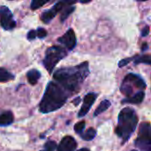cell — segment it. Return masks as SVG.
Here are the masks:
<instances>
[{
  "mask_svg": "<svg viewBox=\"0 0 151 151\" xmlns=\"http://www.w3.org/2000/svg\"><path fill=\"white\" fill-rule=\"evenodd\" d=\"M88 75V63L84 62L74 67L61 68L56 71L53 77L70 93L77 92L81 84Z\"/></svg>",
  "mask_w": 151,
  "mask_h": 151,
  "instance_id": "cell-1",
  "label": "cell"
},
{
  "mask_svg": "<svg viewBox=\"0 0 151 151\" xmlns=\"http://www.w3.org/2000/svg\"><path fill=\"white\" fill-rule=\"evenodd\" d=\"M60 84L50 82L40 104V111L49 113L61 108L66 102L69 93Z\"/></svg>",
  "mask_w": 151,
  "mask_h": 151,
  "instance_id": "cell-2",
  "label": "cell"
},
{
  "mask_svg": "<svg viewBox=\"0 0 151 151\" xmlns=\"http://www.w3.org/2000/svg\"><path fill=\"white\" fill-rule=\"evenodd\" d=\"M137 123L138 117L134 109L127 107L120 111L115 133L122 139V143H126L128 141L130 136L135 131Z\"/></svg>",
  "mask_w": 151,
  "mask_h": 151,
  "instance_id": "cell-3",
  "label": "cell"
},
{
  "mask_svg": "<svg viewBox=\"0 0 151 151\" xmlns=\"http://www.w3.org/2000/svg\"><path fill=\"white\" fill-rule=\"evenodd\" d=\"M66 56V51L60 46H52L46 51L45 58L43 59V65L46 70L51 73L56 65Z\"/></svg>",
  "mask_w": 151,
  "mask_h": 151,
  "instance_id": "cell-4",
  "label": "cell"
},
{
  "mask_svg": "<svg viewBox=\"0 0 151 151\" xmlns=\"http://www.w3.org/2000/svg\"><path fill=\"white\" fill-rule=\"evenodd\" d=\"M135 146L141 151H151V125L143 122L140 125Z\"/></svg>",
  "mask_w": 151,
  "mask_h": 151,
  "instance_id": "cell-5",
  "label": "cell"
},
{
  "mask_svg": "<svg viewBox=\"0 0 151 151\" xmlns=\"http://www.w3.org/2000/svg\"><path fill=\"white\" fill-rule=\"evenodd\" d=\"M133 86H134L137 88L143 89L146 88V83L139 75L129 73L125 77L120 90L125 96L130 97V96H132L133 94Z\"/></svg>",
  "mask_w": 151,
  "mask_h": 151,
  "instance_id": "cell-6",
  "label": "cell"
},
{
  "mask_svg": "<svg viewBox=\"0 0 151 151\" xmlns=\"http://www.w3.org/2000/svg\"><path fill=\"white\" fill-rule=\"evenodd\" d=\"M0 24L6 30L12 29L16 27V22L12 18V14L6 6L0 7Z\"/></svg>",
  "mask_w": 151,
  "mask_h": 151,
  "instance_id": "cell-7",
  "label": "cell"
},
{
  "mask_svg": "<svg viewBox=\"0 0 151 151\" xmlns=\"http://www.w3.org/2000/svg\"><path fill=\"white\" fill-rule=\"evenodd\" d=\"M58 42L64 44L68 50H73L76 45V36L74 31L72 28H70L64 35L58 38Z\"/></svg>",
  "mask_w": 151,
  "mask_h": 151,
  "instance_id": "cell-8",
  "label": "cell"
},
{
  "mask_svg": "<svg viewBox=\"0 0 151 151\" xmlns=\"http://www.w3.org/2000/svg\"><path fill=\"white\" fill-rule=\"evenodd\" d=\"M96 98H97V94H96V93H89L85 96L84 100H83V104H82L81 109L78 114V116L80 118L84 117L89 111L90 108L92 107V105L95 103V101L96 100Z\"/></svg>",
  "mask_w": 151,
  "mask_h": 151,
  "instance_id": "cell-9",
  "label": "cell"
},
{
  "mask_svg": "<svg viewBox=\"0 0 151 151\" xmlns=\"http://www.w3.org/2000/svg\"><path fill=\"white\" fill-rule=\"evenodd\" d=\"M77 148V142L72 136H65L60 142L58 151H74Z\"/></svg>",
  "mask_w": 151,
  "mask_h": 151,
  "instance_id": "cell-10",
  "label": "cell"
},
{
  "mask_svg": "<svg viewBox=\"0 0 151 151\" xmlns=\"http://www.w3.org/2000/svg\"><path fill=\"white\" fill-rule=\"evenodd\" d=\"M144 92L143 91H140L138 93H136L134 96L131 97H127L124 100H122V104H141L143 99H144Z\"/></svg>",
  "mask_w": 151,
  "mask_h": 151,
  "instance_id": "cell-11",
  "label": "cell"
},
{
  "mask_svg": "<svg viewBox=\"0 0 151 151\" xmlns=\"http://www.w3.org/2000/svg\"><path fill=\"white\" fill-rule=\"evenodd\" d=\"M13 114L12 111H5L0 114V127L9 126L13 122Z\"/></svg>",
  "mask_w": 151,
  "mask_h": 151,
  "instance_id": "cell-12",
  "label": "cell"
},
{
  "mask_svg": "<svg viewBox=\"0 0 151 151\" xmlns=\"http://www.w3.org/2000/svg\"><path fill=\"white\" fill-rule=\"evenodd\" d=\"M27 77L28 80V82L31 85H35L38 81V80L41 77V73L39 71L35 70V69H32L30 70L27 73Z\"/></svg>",
  "mask_w": 151,
  "mask_h": 151,
  "instance_id": "cell-13",
  "label": "cell"
},
{
  "mask_svg": "<svg viewBox=\"0 0 151 151\" xmlns=\"http://www.w3.org/2000/svg\"><path fill=\"white\" fill-rule=\"evenodd\" d=\"M110 106H111V102H110L109 100H104V101L98 105V107L96 108V110L95 111L94 116H95V117H97V116L100 115L101 113L104 112Z\"/></svg>",
  "mask_w": 151,
  "mask_h": 151,
  "instance_id": "cell-14",
  "label": "cell"
},
{
  "mask_svg": "<svg viewBox=\"0 0 151 151\" xmlns=\"http://www.w3.org/2000/svg\"><path fill=\"white\" fill-rule=\"evenodd\" d=\"M12 79H14V76L12 73L4 68H0V82H6Z\"/></svg>",
  "mask_w": 151,
  "mask_h": 151,
  "instance_id": "cell-15",
  "label": "cell"
},
{
  "mask_svg": "<svg viewBox=\"0 0 151 151\" xmlns=\"http://www.w3.org/2000/svg\"><path fill=\"white\" fill-rule=\"evenodd\" d=\"M96 135V131L94 128H89L85 133L81 134V136L84 141H91L95 138Z\"/></svg>",
  "mask_w": 151,
  "mask_h": 151,
  "instance_id": "cell-16",
  "label": "cell"
},
{
  "mask_svg": "<svg viewBox=\"0 0 151 151\" xmlns=\"http://www.w3.org/2000/svg\"><path fill=\"white\" fill-rule=\"evenodd\" d=\"M74 9H75V7L74 6H72V5H70V6H67V7H65V8H64L61 12V17H60V20L63 22V21H65L68 17H69V15L74 11Z\"/></svg>",
  "mask_w": 151,
  "mask_h": 151,
  "instance_id": "cell-17",
  "label": "cell"
},
{
  "mask_svg": "<svg viewBox=\"0 0 151 151\" xmlns=\"http://www.w3.org/2000/svg\"><path fill=\"white\" fill-rule=\"evenodd\" d=\"M134 63L135 64H148L151 65V56L150 55H143V56H139L135 57L134 58Z\"/></svg>",
  "mask_w": 151,
  "mask_h": 151,
  "instance_id": "cell-18",
  "label": "cell"
},
{
  "mask_svg": "<svg viewBox=\"0 0 151 151\" xmlns=\"http://www.w3.org/2000/svg\"><path fill=\"white\" fill-rule=\"evenodd\" d=\"M50 0H33L31 3V9L32 10H37L40 7L43 6L45 4H47Z\"/></svg>",
  "mask_w": 151,
  "mask_h": 151,
  "instance_id": "cell-19",
  "label": "cell"
},
{
  "mask_svg": "<svg viewBox=\"0 0 151 151\" xmlns=\"http://www.w3.org/2000/svg\"><path fill=\"white\" fill-rule=\"evenodd\" d=\"M85 128V121H81V122H78L77 124H75L74 126V130L77 134H82L83 130Z\"/></svg>",
  "mask_w": 151,
  "mask_h": 151,
  "instance_id": "cell-20",
  "label": "cell"
},
{
  "mask_svg": "<svg viewBox=\"0 0 151 151\" xmlns=\"http://www.w3.org/2000/svg\"><path fill=\"white\" fill-rule=\"evenodd\" d=\"M56 147H57L56 142H52V141H50V142H46L45 145H44V148L47 149V150H49L50 151H54L56 150Z\"/></svg>",
  "mask_w": 151,
  "mask_h": 151,
  "instance_id": "cell-21",
  "label": "cell"
},
{
  "mask_svg": "<svg viewBox=\"0 0 151 151\" xmlns=\"http://www.w3.org/2000/svg\"><path fill=\"white\" fill-rule=\"evenodd\" d=\"M36 33H37V36L39 38H44L47 35V31L44 28H42V27L38 28V30L36 31Z\"/></svg>",
  "mask_w": 151,
  "mask_h": 151,
  "instance_id": "cell-22",
  "label": "cell"
},
{
  "mask_svg": "<svg viewBox=\"0 0 151 151\" xmlns=\"http://www.w3.org/2000/svg\"><path fill=\"white\" fill-rule=\"evenodd\" d=\"M37 36V33L35 30H30L27 34V39L28 40H34Z\"/></svg>",
  "mask_w": 151,
  "mask_h": 151,
  "instance_id": "cell-23",
  "label": "cell"
},
{
  "mask_svg": "<svg viewBox=\"0 0 151 151\" xmlns=\"http://www.w3.org/2000/svg\"><path fill=\"white\" fill-rule=\"evenodd\" d=\"M133 58H127V59H123V60H121L120 62H119V67H122V66H125V65H127L131 60H132Z\"/></svg>",
  "mask_w": 151,
  "mask_h": 151,
  "instance_id": "cell-24",
  "label": "cell"
},
{
  "mask_svg": "<svg viewBox=\"0 0 151 151\" xmlns=\"http://www.w3.org/2000/svg\"><path fill=\"white\" fill-rule=\"evenodd\" d=\"M149 33H150V28H149V27H145L142 29V36H147V35H149Z\"/></svg>",
  "mask_w": 151,
  "mask_h": 151,
  "instance_id": "cell-25",
  "label": "cell"
},
{
  "mask_svg": "<svg viewBox=\"0 0 151 151\" xmlns=\"http://www.w3.org/2000/svg\"><path fill=\"white\" fill-rule=\"evenodd\" d=\"M80 102H81V97H77V98H75L74 100H73V104H74V105L75 106H77L79 104H80Z\"/></svg>",
  "mask_w": 151,
  "mask_h": 151,
  "instance_id": "cell-26",
  "label": "cell"
},
{
  "mask_svg": "<svg viewBox=\"0 0 151 151\" xmlns=\"http://www.w3.org/2000/svg\"><path fill=\"white\" fill-rule=\"evenodd\" d=\"M91 0H81V2L82 3V4H87V3H88V2H90Z\"/></svg>",
  "mask_w": 151,
  "mask_h": 151,
  "instance_id": "cell-27",
  "label": "cell"
},
{
  "mask_svg": "<svg viewBox=\"0 0 151 151\" xmlns=\"http://www.w3.org/2000/svg\"><path fill=\"white\" fill-rule=\"evenodd\" d=\"M147 47H148V45H147V44L145 43V44H144V45L142 46V50H146V49H147Z\"/></svg>",
  "mask_w": 151,
  "mask_h": 151,
  "instance_id": "cell-28",
  "label": "cell"
},
{
  "mask_svg": "<svg viewBox=\"0 0 151 151\" xmlns=\"http://www.w3.org/2000/svg\"><path fill=\"white\" fill-rule=\"evenodd\" d=\"M78 151H90L89 150H88V149H81V150H79Z\"/></svg>",
  "mask_w": 151,
  "mask_h": 151,
  "instance_id": "cell-29",
  "label": "cell"
},
{
  "mask_svg": "<svg viewBox=\"0 0 151 151\" xmlns=\"http://www.w3.org/2000/svg\"><path fill=\"white\" fill-rule=\"evenodd\" d=\"M41 151H50V150H47V149H45V148H44V150H41Z\"/></svg>",
  "mask_w": 151,
  "mask_h": 151,
  "instance_id": "cell-30",
  "label": "cell"
},
{
  "mask_svg": "<svg viewBox=\"0 0 151 151\" xmlns=\"http://www.w3.org/2000/svg\"><path fill=\"white\" fill-rule=\"evenodd\" d=\"M139 1H146V0H139Z\"/></svg>",
  "mask_w": 151,
  "mask_h": 151,
  "instance_id": "cell-31",
  "label": "cell"
},
{
  "mask_svg": "<svg viewBox=\"0 0 151 151\" xmlns=\"http://www.w3.org/2000/svg\"><path fill=\"white\" fill-rule=\"evenodd\" d=\"M132 151H138V150H132Z\"/></svg>",
  "mask_w": 151,
  "mask_h": 151,
  "instance_id": "cell-32",
  "label": "cell"
}]
</instances>
